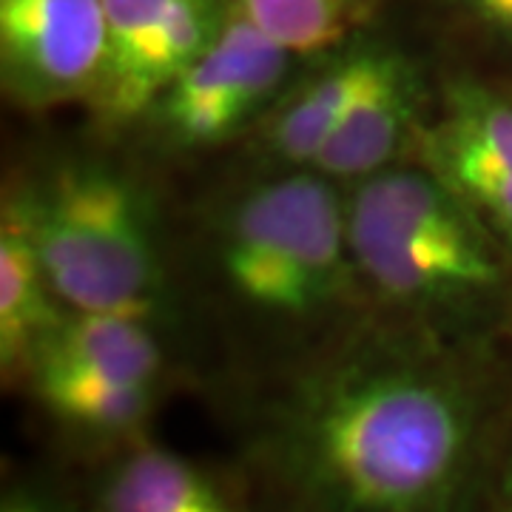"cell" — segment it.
Returning a JSON list of instances; mask_svg holds the SVG:
<instances>
[{"instance_id": "17", "label": "cell", "mask_w": 512, "mask_h": 512, "mask_svg": "<svg viewBox=\"0 0 512 512\" xmlns=\"http://www.w3.org/2000/svg\"><path fill=\"white\" fill-rule=\"evenodd\" d=\"M487 43L512 55V0H447Z\"/></svg>"}, {"instance_id": "4", "label": "cell", "mask_w": 512, "mask_h": 512, "mask_svg": "<svg viewBox=\"0 0 512 512\" xmlns=\"http://www.w3.org/2000/svg\"><path fill=\"white\" fill-rule=\"evenodd\" d=\"M220 271L248 308L279 319L325 311L356 274L348 200L313 168L254 185L222 217Z\"/></svg>"}, {"instance_id": "16", "label": "cell", "mask_w": 512, "mask_h": 512, "mask_svg": "<svg viewBox=\"0 0 512 512\" xmlns=\"http://www.w3.org/2000/svg\"><path fill=\"white\" fill-rule=\"evenodd\" d=\"M168 6L171 0H103L106 23H109V63L100 80V89L117 80L137 60V55L146 49L148 37L160 26Z\"/></svg>"}, {"instance_id": "19", "label": "cell", "mask_w": 512, "mask_h": 512, "mask_svg": "<svg viewBox=\"0 0 512 512\" xmlns=\"http://www.w3.org/2000/svg\"><path fill=\"white\" fill-rule=\"evenodd\" d=\"M0 512H60V510H57L55 504H49L46 498H40V495L18 490V493H6Z\"/></svg>"}, {"instance_id": "14", "label": "cell", "mask_w": 512, "mask_h": 512, "mask_svg": "<svg viewBox=\"0 0 512 512\" xmlns=\"http://www.w3.org/2000/svg\"><path fill=\"white\" fill-rule=\"evenodd\" d=\"M92 512H242L183 456L134 444L117 458L94 495Z\"/></svg>"}, {"instance_id": "1", "label": "cell", "mask_w": 512, "mask_h": 512, "mask_svg": "<svg viewBox=\"0 0 512 512\" xmlns=\"http://www.w3.org/2000/svg\"><path fill=\"white\" fill-rule=\"evenodd\" d=\"M259 444L291 512H467L490 402L456 356L376 336L305 370Z\"/></svg>"}, {"instance_id": "5", "label": "cell", "mask_w": 512, "mask_h": 512, "mask_svg": "<svg viewBox=\"0 0 512 512\" xmlns=\"http://www.w3.org/2000/svg\"><path fill=\"white\" fill-rule=\"evenodd\" d=\"M293 52L259 29L237 3L220 35L148 109L165 143L180 151L222 146L279 97Z\"/></svg>"}, {"instance_id": "9", "label": "cell", "mask_w": 512, "mask_h": 512, "mask_svg": "<svg viewBox=\"0 0 512 512\" xmlns=\"http://www.w3.org/2000/svg\"><path fill=\"white\" fill-rule=\"evenodd\" d=\"M376 49L379 40L345 37L330 46L328 57L308 77L279 94L262 114L265 154L291 168H311L365 86Z\"/></svg>"}, {"instance_id": "12", "label": "cell", "mask_w": 512, "mask_h": 512, "mask_svg": "<svg viewBox=\"0 0 512 512\" xmlns=\"http://www.w3.org/2000/svg\"><path fill=\"white\" fill-rule=\"evenodd\" d=\"M26 382L46 416L80 439H128L160 399V384L69 367H32Z\"/></svg>"}, {"instance_id": "15", "label": "cell", "mask_w": 512, "mask_h": 512, "mask_svg": "<svg viewBox=\"0 0 512 512\" xmlns=\"http://www.w3.org/2000/svg\"><path fill=\"white\" fill-rule=\"evenodd\" d=\"M293 55L325 52L350 35L373 0H234Z\"/></svg>"}, {"instance_id": "11", "label": "cell", "mask_w": 512, "mask_h": 512, "mask_svg": "<svg viewBox=\"0 0 512 512\" xmlns=\"http://www.w3.org/2000/svg\"><path fill=\"white\" fill-rule=\"evenodd\" d=\"M32 367H69L160 384L163 348L151 328V311H66L40 342L26 373Z\"/></svg>"}, {"instance_id": "13", "label": "cell", "mask_w": 512, "mask_h": 512, "mask_svg": "<svg viewBox=\"0 0 512 512\" xmlns=\"http://www.w3.org/2000/svg\"><path fill=\"white\" fill-rule=\"evenodd\" d=\"M66 313L15 208L0 222V367L20 379L40 342Z\"/></svg>"}, {"instance_id": "2", "label": "cell", "mask_w": 512, "mask_h": 512, "mask_svg": "<svg viewBox=\"0 0 512 512\" xmlns=\"http://www.w3.org/2000/svg\"><path fill=\"white\" fill-rule=\"evenodd\" d=\"M356 274L416 313H476L507 288L512 262L464 202L421 163L390 165L348 200Z\"/></svg>"}, {"instance_id": "18", "label": "cell", "mask_w": 512, "mask_h": 512, "mask_svg": "<svg viewBox=\"0 0 512 512\" xmlns=\"http://www.w3.org/2000/svg\"><path fill=\"white\" fill-rule=\"evenodd\" d=\"M487 467H493V504L495 512H512V419L498 433V444L490 450Z\"/></svg>"}, {"instance_id": "10", "label": "cell", "mask_w": 512, "mask_h": 512, "mask_svg": "<svg viewBox=\"0 0 512 512\" xmlns=\"http://www.w3.org/2000/svg\"><path fill=\"white\" fill-rule=\"evenodd\" d=\"M228 12L231 0H171L137 60L94 94L100 114L117 123L148 114L157 97L220 35Z\"/></svg>"}, {"instance_id": "3", "label": "cell", "mask_w": 512, "mask_h": 512, "mask_svg": "<svg viewBox=\"0 0 512 512\" xmlns=\"http://www.w3.org/2000/svg\"><path fill=\"white\" fill-rule=\"evenodd\" d=\"M66 311H151L160 254L140 188L103 163H66L9 202Z\"/></svg>"}, {"instance_id": "8", "label": "cell", "mask_w": 512, "mask_h": 512, "mask_svg": "<svg viewBox=\"0 0 512 512\" xmlns=\"http://www.w3.org/2000/svg\"><path fill=\"white\" fill-rule=\"evenodd\" d=\"M421 106L419 66L402 49L379 40L365 86L311 168L333 183H359L396 165L407 143L419 140Z\"/></svg>"}, {"instance_id": "6", "label": "cell", "mask_w": 512, "mask_h": 512, "mask_svg": "<svg viewBox=\"0 0 512 512\" xmlns=\"http://www.w3.org/2000/svg\"><path fill=\"white\" fill-rule=\"evenodd\" d=\"M109 63L103 0H0V80L23 109L94 97Z\"/></svg>"}, {"instance_id": "7", "label": "cell", "mask_w": 512, "mask_h": 512, "mask_svg": "<svg viewBox=\"0 0 512 512\" xmlns=\"http://www.w3.org/2000/svg\"><path fill=\"white\" fill-rule=\"evenodd\" d=\"M421 163L447 185L512 262V92L456 80L436 123L421 128Z\"/></svg>"}]
</instances>
